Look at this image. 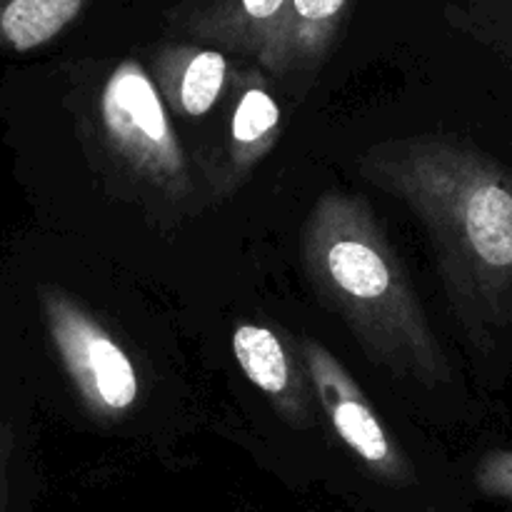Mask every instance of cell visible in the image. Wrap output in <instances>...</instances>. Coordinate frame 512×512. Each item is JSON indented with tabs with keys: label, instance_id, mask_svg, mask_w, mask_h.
Returning a JSON list of instances; mask_svg holds the SVG:
<instances>
[{
	"label": "cell",
	"instance_id": "1",
	"mask_svg": "<svg viewBox=\"0 0 512 512\" xmlns=\"http://www.w3.org/2000/svg\"><path fill=\"white\" fill-rule=\"evenodd\" d=\"M358 170L420 220L455 320L493 353L512 328V170L445 133L380 140Z\"/></svg>",
	"mask_w": 512,
	"mask_h": 512
},
{
	"label": "cell",
	"instance_id": "2",
	"mask_svg": "<svg viewBox=\"0 0 512 512\" xmlns=\"http://www.w3.org/2000/svg\"><path fill=\"white\" fill-rule=\"evenodd\" d=\"M300 263L370 363L420 388L450 383L448 355L363 195L328 190L315 200L300 233Z\"/></svg>",
	"mask_w": 512,
	"mask_h": 512
},
{
	"label": "cell",
	"instance_id": "3",
	"mask_svg": "<svg viewBox=\"0 0 512 512\" xmlns=\"http://www.w3.org/2000/svg\"><path fill=\"white\" fill-rule=\"evenodd\" d=\"M98 125L108 153L130 178L170 203L193 198L188 153L153 75L138 60L118 63L103 83Z\"/></svg>",
	"mask_w": 512,
	"mask_h": 512
},
{
	"label": "cell",
	"instance_id": "4",
	"mask_svg": "<svg viewBox=\"0 0 512 512\" xmlns=\"http://www.w3.org/2000/svg\"><path fill=\"white\" fill-rule=\"evenodd\" d=\"M40 313L85 410L98 420L125 418L140 398V373L123 345L60 288H40Z\"/></svg>",
	"mask_w": 512,
	"mask_h": 512
},
{
	"label": "cell",
	"instance_id": "5",
	"mask_svg": "<svg viewBox=\"0 0 512 512\" xmlns=\"http://www.w3.org/2000/svg\"><path fill=\"white\" fill-rule=\"evenodd\" d=\"M298 353L308 370L320 408L325 410L330 425L348 445L350 453L383 483H413V465L408 463L403 448L395 443L378 410L370 405L368 395L355 383L348 368L313 338H300Z\"/></svg>",
	"mask_w": 512,
	"mask_h": 512
},
{
	"label": "cell",
	"instance_id": "6",
	"mask_svg": "<svg viewBox=\"0 0 512 512\" xmlns=\"http://www.w3.org/2000/svg\"><path fill=\"white\" fill-rule=\"evenodd\" d=\"M233 355L245 378L270 400L280 420L295 430L315 423V388L303 358L265 325L243 323L233 330Z\"/></svg>",
	"mask_w": 512,
	"mask_h": 512
},
{
	"label": "cell",
	"instance_id": "7",
	"mask_svg": "<svg viewBox=\"0 0 512 512\" xmlns=\"http://www.w3.org/2000/svg\"><path fill=\"white\" fill-rule=\"evenodd\" d=\"M348 8L350 0H288L258 65L280 80L313 75L328 58Z\"/></svg>",
	"mask_w": 512,
	"mask_h": 512
},
{
	"label": "cell",
	"instance_id": "8",
	"mask_svg": "<svg viewBox=\"0 0 512 512\" xmlns=\"http://www.w3.org/2000/svg\"><path fill=\"white\" fill-rule=\"evenodd\" d=\"M233 83L235 100L218 173L225 195L250 178L265 155L278 145L283 130V110L258 70H243L235 75Z\"/></svg>",
	"mask_w": 512,
	"mask_h": 512
},
{
	"label": "cell",
	"instance_id": "9",
	"mask_svg": "<svg viewBox=\"0 0 512 512\" xmlns=\"http://www.w3.org/2000/svg\"><path fill=\"white\" fill-rule=\"evenodd\" d=\"M155 85L180 118H203L223 98L230 63L223 50L208 45H163L153 58Z\"/></svg>",
	"mask_w": 512,
	"mask_h": 512
},
{
	"label": "cell",
	"instance_id": "10",
	"mask_svg": "<svg viewBox=\"0 0 512 512\" xmlns=\"http://www.w3.org/2000/svg\"><path fill=\"white\" fill-rule=\"evenodd\" d=\"M288 0H198L185 13L183 30L208 48L258 60Z\"/></svg>",
	"mask_w": 512,
	"mask_h": 512
},
{
	"label": "cell",
	"instance_id": "11",
	"mask_svg": "<svg viewBox=\"0 0 512 512\" xmlns=\"http://www.w3.org/2000/svg\"><path fill=\"white\" fill-rule=\"evenodd\" d=\"M85 0H0V50L28 53L58 38Z\"/></svg>",
	"mask_w": 512,
	"mask_h": 512
},
{
	"label": "cell",
	"instance_id": "12",
	"mask_svg": "<svg viewBox=\"0 0 512 512\" xmlns=\"http://www.w3.org/2000/svg\"><path fill=\"white\" fill-rule=\"evenodd\" d=\"M473 30L512 70V0H485L473 18Z\"/></svg>",
	"mask_w": 512,
	"mask_h": 512
},
{
	"label": "cell",
	"instance_id": "13",
	"mask_svg": "<svg viewBox=\"0 0 512 512\" xmlns=\"http://www.w3.org/2000/svg\"><path fill=\"white\" fill-rule=\"evenodd\" d=\"M475 485L483 495L512 505V450H490L475 468Z\"/></svg>",
	"mask_w": 512,
	"mask_h": 512
}]
</instances>
